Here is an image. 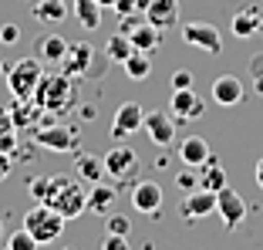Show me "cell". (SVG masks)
Returning a JSON list of instances; mask_svg holds the SVG:
<instances>
[{
	"instance_id": "1",
	"label": "cell",
	"mask_w": 263,
	"mask_h": 250,
	"mask_svg": "<svg viewBox=\"0 0 263 250\" xmlns=\"http://www.w3.org/2000/svg\"><path fill=\"white\" fill-rule=\"evenodd\" d=\"M44 206L58 210L64 220H74L88 210V189L71 176H51L44 193Z\"/></svg>"
},
{
	"instance_id": "2",
	"label": "cell",
	"mask_w": 263,
	"mask_h": 250,
	"mask_svg": "<svg viewBox=\"0 0 263 250\" xmlns=\"http://www.w3.org/2000/svg\"><path fill=\"white\" fill-rule=\"evenodd\" d=\"M37 109L51 112V115H61V112H68L71 105H74V85H71L68 75H47L37 81V88H34V98H31Z\"/></svg>"
},
{
	"instance_id": "3",
	"label": "cell",
	"mask_w": 263,
	"mask_h": 250,
	"mask_svg": "<svg viewBox=\"0 0 263 250\" xmlns=\"http://www.w3.org/2000/svg\"><path fill=\"white\" fill-rule=\"evenodd\" d=\"M64 223H68V220H64L58 210L44 206V203H37L34 210L24 213V230H27V234H31L34 240H37V247H47V243L61 240Z\"/></svg>"
},
{
	"instance_id": "4",
	"label": "cell",
	"mask_w": 263,
	"mask_h": 250,
	"mask_svg": "<svg viewBox=\"0 0 263 250\" xmlns=\"http://www.w3.org/2000/svg\"><path fill=\"white\" fill-rule=\"evenodd\" d=\"M41 78H44L41 58H21L17 64L7 68V88L14 92V98H21V102H31L34 98V88H37Z\"/></svg>"
},
{
	"instance_id": "5",
	"label": "cell",
	"mask_w": 263,
	"mask_h": 250,
	"mask_svg": "<svg viewBox=\"0 0 263 250\" xmlns=\"http://www.w3.org/2000/svg\"><path fill=\"white\" fill-rule=\"evenodd\" d=\"M101 163H105V172H108L115 183H128V180H135V172H139V156H135V149L122 146V142H118L115 149H108V152L101 156Z\"/></svg>"
},
{
	"instance_id": "6",
	"label": "cell",
	"mask_w": 263,
	"mask_h": 250,
	"mask_svg": "<svg viewBox=\"0 0 263 250\" xmlns=\"http://www.w3.org/2000/svg\"><path fill=\"white\" fill-rule=\"evenodd\" d=\"M182 41L193 44V47H202L206 55H219V51H223V38H219V31L213 27V24H206V21L182 24Z\"/></svg>"
},
{
	"instance_id": "7",
	"label": "cell",
	"mask_w": 263,
	"mask_h": 250,
	"mask_svg": "<svg viewBox=\"0 0 263 250\" xmlns=\"http://www.w3.org/2000/svg\"><path fill=\"white\" fill-rule=\"evenodd\" d=\"M142 122H145V112H142L139 102H122L115 112V118H111V139L122 142L128 139V135L142 132Z\"/></svg>"
},
{
	"instance_id": "8",
	"label": "cell",
	"mask_w": 263,
	"mask_h": 250,
	"mask_svg": "<svg viewBox=\"0 0 263 250\" xmlns=\"http://www.w3.org/2000/svg\"><path fill=\"white\" fill-rule=\"evenodd\" d=\"M34 142L51 149V152H71V149H78V132L68 129V125H37Z\"/></svg>"
},
{
	"instance_id": "9",
	"label": "cell",
	"mask_w": 263,
	"mask_h": 250,
	"mask_svg": "<svg viewBox=\"0 0 263 250\" xmlns=\"http://www.w3.org/2000/svg\"><path fill=\"white\" fill-rule=\"evenodd\" d=\"M216 213H219V220H223L226 230H236L243 220H247V203H243V196L233 186H223L216 193Z\"/></svg>"
},
{
	"instance_id": "10",
	"label": "cell",
	"mask_w": 263,
	"mask_h": 250,
	"mask_svg": "<svg viewBox=\"0 0 263 250\" xmlns=\"http://www.w3.org/2000/svg\"><path fill=\"white\" fill-rule=\"evenodd\" d=\"M142 129H148V139L155 146H172L176 142V118H172V112H148Z\"/></svg>"
},
{
	"instance_id": "11",
	"label": "cell",
	"mask_w": 263,
	"mask_h": 250,
	"mask_svg": "<svg viewBox=\"0 0 263 250\" xmlns=\"http://www.w3.org/2000/svg\"><path fill=\"white\" fill-rule=\"evenodd\" d=\"M169 105H172V118H176V122H193V118H199L202 109H206L202 98L193 92V88H179V92H172Z\"/></svg>"
},
{
	"instance_id": "12",
	"label": "cell",
	"mask_w": 263,
	"mask_h": 250,
	"mask_svg": "<svg viewBox=\"0 0 263 250\" xmlns=\"http://www.w3.org/2000/svg\"><path fill=\"white\" fill-rule=\"evenodd\" d=\"M209 213H216V193H209L202 186L189 189L186 200H182V217L186 220H206Z\"/></svg>"
},
{
	"instance_id": "13",
	"label": "cell",
	"mask_w": 263,
	"mask_h": 250,
	"mask_svg": "<svg viewBox=\"0 0 263 250\" xmlns=\"http://www.w3.org/2000/svg\"><path fill=\"white\" fill-rule=\"evenodd\" d=\"M132 206L139 213H159V206H162V186L152 180H139L132 186Z\"/></svg>"
},
{
	"instance_id": "14",
	"label": "cell",
	"mask_w": 263,
	"mask_h": 250,
	"mask_svg": "<svg viewBox=\"0 0 263 250\" xmlns=\"http://www.w3.org/2000/svg\"><path fill=\"white\" fill-rule=\"evenodd\" d=\"M209 95H213V102H216V105L233 109V105L243 102V85H240V78H233V75H219V78H213Z\"/></svg>"
},
{
	"instance_id": "15",
	"label": "cell",
	"mask_w": 263,
	"mask_h": 250,
	"mask_svg": "<svg viewBox=\"0 0 263 250\" xmlns=\"http://www.w3.org/2000/svg\"><path fill=\"white\" fill-rule=\"evenodd\" d=\"M145 21L155 24L159 31H169L179 21V0H148L145 4Z\"/></svg>"
},
{
	"instance_id": "16",
	"label": "cell",
	"mask_w": 263,
	"mask_h": 250,
	"mask_svg": "<svg viewBox=\"0 0 263 250\" xmlns=\"http://www.w3.org/2000/svg\"><path fill=\"white\" fill-rule=\"evenodd\" d=\"M91 58H95V47L91 44H68V55H64L61 61V71L68 75V78H78V75H85L88 68H91Z\"/></svg>"
},
{
	"instance_id": "17",
	"label": "cell",
	"mask_w": 263,
	"mask_h": 250,
	"mask_svg": "<svg viewBox=\"0 0 263 250\" xmlns=\"http://www.w3.org/2000/svg\"><path fill=\"white\" fill-rule=\"evenodd\" d=\"M209 156H213V152H209V142L199 139V135H186V139L179 142V159H182V166H189V169H199Z\"/></svg>"
},
{
	"instance_id": "18",
	"label": "cell",
	"mask_w": 263,
	"mask_h": 250,
	"mask_svg": "<svg viewBox=\"0 0 263 250\" xmlns=\"http://www.w3.org/2000/svg\"><path fill=\"white\" fill-rule=\"evenodd\" d=\"M34 51H37L34 58H41V64H61L64 55H68V41H64L61 34H44V38L34 44Z\"/></svg>"
},
{
	"instance_id": "19",
	"label": "cell",
	"mask_w": 263,
	"mask_h": 250,
	"mask_svg": "<svg viewBox=\"0 0 263 250\" xmlns=\"http://www.w3.org/2000/svg\"><path fill=\"white\" fill-rule=\"evenodd\" d=\"M128 41H132V47H135V51H145V55H152L155 47L162 44V31H159L155 24L142 21V24H135V27L128 31Z\"/></svg>"
},
{
	"instance_id": "20",
	"label": "cell",
	"mask_w": 263,
	"mask_h": 250,
	"mask_svg": "<svg viewBox=\"0 0 263 250\" xmlns=\"http://www.w3.org/2000/svg\"><path fill=\"white\" fill-rule=\"evenodd\" d=\"M118 200V189L115 186H105V183H91V189H88V213H111V206H115Z\"/></svg>"
},
{
	"instance_id": "21",
	"label": "cell",
	"mask_w": 263,
	"mask_h": 250,
	"mask_svg": "<svg viewBox=\"0 0 263 250\" xmlns=\"http://www.w3.org/2000/svg\"><path fill=\"white\" fill-rule=\"evenodd\" d=\"M199 169H202V172H199V186H202V189H209V193H219L223 186H230V180H226V169L216 163V156H209L206 163L199 166Z\"/></svg>"
},
{
	"instance_id": "22",
	"label": "cell",
	"mask_w": 263,
	"mask_h": 250,
	"mask_svg": "<svg viewBox=\"0 0 263 250\" xmlns=\"http://www.w3.org/2000/svg\"><path fill=\"white\" fill-rule=\"evenodd\" d=\"M74 17L85 31H98L101 27V4L98 0H74Z\"/></svg>"
},
{
	"instance_id": "23",
	"label": "cell",
	"mask_w": 263,
	"mask_h": 250,
	"mask_svg": "<svg viewBox=\"0 0 263 250\" xmlns=\"http://www.w3.org/2000/svg\"><path fill=\"white\" fill-rule=\"evenodd\" d=\"M74 169H78V176L91 186V183H101V176H105V163H101V156H78L74 159Z\"/></svg>"
},
{
	"instance_id": "24",
	"label": "cell",
	"mask_w": 263,
	"mask_h": 250,
	"mask_svg": "<svg viewBox=\"0 0 263 250\" xmlns=\"http://www.w3.org/2000/svg\"><path fill=\"white\" fill-rule=\"evenodd\" d=\"M125 75H128L132 81H145L148 75H152V58L145 55V51H132L128 58H125Z\"/></svg>"
},
{
	"instance_id": "25",
	"label": "cell",
	"mask_w": 263,
	"mask_h": 250,
	"mask_svg": "<svg viewBox=\"0 0 263 250\" xmlns=\"http://www.w3.org/2000/svg\"><path fill=\"white\" fill-rule=\"evenodd\" d=\"M260 17L263 14H256V10H240V14H233L230 31L236 34V38H253V34L260 31Z\"/></svg>"
},
{
	"instance_id": "26",
	"label": "cell",
	"mask_w": 263,
	"mask_h": 250,
	"mask_svg": "<svg viewBox=\"0 0 263 250\" xmlns=\"http://www.w3.org/2000/svg\"><path fill=\"white\" fill-rule=\"evenodd\" d=\"M105 51H108V58H111V61L125 64V58H128L132 51H135V47H132L128 34H111V38H108V44H105Z\"/></svg>"
},
{
	"instance_id": "27",
	"label": "cell",
	"mask_w": 263,
	"mask_h": 250,
	"mask_svg": "<svg viewBox=\"0 0 263 250\" xmlns=\"http://www.w3.org/2000/svg\"><path fill=\"white\" fill-rule=\"evenodd\" d=\"M34 14H37L41 21H47V24H58L64 14H68V7H64V0H41L37 7H34Z\"/></svg>"
},
{
	"instance_id": "28",
	"label": "cell",
	"mask_w": 263,
	"mask_h": 250,
	"mask_svg": "<svg viewBox=\"0 0 263 250\" xmlns=\"http://www.w3.org/2000/svg\"><path fill=\"white\" fill-rule=\"evenodd\" d=\"M105 230H108V234H118V237H128L132 220L122 217V213H105Z\"/></svg>"
},
{
	"instance_id": "29",
	"label": "cell",
	"mask_w": 263,
	"mask_h": 250,
	"mask_svg": "<svg viewBox=\"0 0 263 250\" xmlns=\"http://www.w3.org/2000/svg\"><path fill=\"white\" fill-rule=\"evenodd\" d=\"M7 247H10V250H37V240H34V237L21 227L17 234H10V237H7Z\"/></svg>"
},
{
	"instance_id": "30",
	"label": "cell",
	"mask_w": 263,
	"mask_h": 250,
	"mask_svg": "<svg viewBox=\"0 0 263 250\" xmlns=\"http://www.w3.org/2000/svg\"><path fill=\"white\" fill-rule=\"evenodd\" d=\"M0 152H7V156L17 152V129L14 125L10 129H0Z\"/></svg>"
},
{
	"instance_id": "31",
	"label": "cell",
	"mask_w": 263,
	"mask_h": 250,
	"mask_svg": "<svg viewBox=\"0 0 263 250\" xmlns=\"http://www.w3.org/2000/svg\"><path fill=\"white\" fill-rule=\"evenodd\" d=\"M47 180L51 176H37V180H31L27 183V189H31V196L37 200V203H44V193H47Z\"/></svg>"
},
{
	"instance_id": "32",
	"label": "cell",
	"mask_w": 263,
	"mask_h": 250,
	"mask_svg": "<svg viewBox=\"0 0 263 250\" xmlns=\"http://www.w3.org/2000/svg\"><path fill=\"white\" fill-rule=\"evenodd\" d=\"M101 250H132V247H128V240H125V237L105 234V240H101Z\"/></svg>"
},
{
	"instance_id": "33",
	"label": "cell",
	"mask_w": 263,
	"mask_h": 250,
	"mask_svg": "<svg viewBox=\"0 0 263 250\" xmlns=\"http://www.w3.org/2000/svg\"><path fill=\"white\" fill-rule=\"evenodd\" d=\"M179 88H193V71L179 68L176 75H172V92H179Z\"/></svg>"
},
{
	"instance_id": "34",
	"label": "cell",
	"mask_w": 263,
	"mask_h": 250,
	"mask_svg": "<svg viewBox=\"0 0 263 250\" xmlns=\"http://www.w3.org/2000/svg\"><path fill=\"white\" fill-rule=\"evenodd\" d=\"M176 183H179V189H186V193H189V189H196V186H199V180H196L193 172H189V166H186V169H182V172L176 176Z\"/></svg>"
},
{
	"instance_id": "35",
	"label": "cell",
	"mask_w": 263,
	"mask_h": 250,
	"mask_svg": "<svg viewBox=\"0 0 263 250\" xmlns=\"http://www.w3.org/2000/svg\"><path fill=\"white\" fill-rule=\"evenodd\" d=\"M21 38V27L17 24H7V27H0V44H14Z\"/></svg>"
},
{
	"instance_id": "36",
	"label": "cell",
	"mask_w": 263,
	"mask_h": 250,
	"mask_svg": "<svg viewBox=\"0 0 263 250\" xmlns=\"http://www.w3.org/2000/svg\"><path fill=\"white\" fill-rule=\"evenodd\" d=\"M14 125V118H10V105L0 102V129H10Z\"/></svg>"
},
{
	"instance_id": "37",
	"label": "cell",
	"mask_w": 263,
	"mask_h": 250,
	"mask_svg": "<svg viewBox=\"0 0 263 250\" xmlns=\"http://www.w3.org/2000/svg\"><path fill=\"white\" fill-rule=\"evenodd\" d=\"M250 75H253V78H260V75H263V55H256L253 61H250Z\"/></svg>"
},
{
	"instance_id": "38",
	"label": "cell",
	"mask_w": 263,
	"mask_h": 250,
	"mask_svg": "<svg viewBox=\"0 0 263 250\" xmlns=\"http://www.w3.org/2000/svg\"><path fill=\"white\" fill-rule=\"evenodd\" d=\"M7 176H10V156L0 152V180H7Z\"/></svg>"
},
{
	"instance_id": "39",
	"label": "cell",
	"mask_w": 263,
	"mask_h": 250,
	"mask_svg": "<svg viewBox=\"0 0 263 250\" xmlns=\"http://www.w3.org/2000/svg\"><path fill=\"white\" fill-rule=\"evenodd\" d=\"M256 183H260V189H263V159L256 163Z\"/></svg>"
},
{
	"instance_id": "40",
	"label": "cell",
	"mask_w": 263,
	"mask_h": 250,
	"mask_svg": "<svg viewBox=\"0 0 263 250\" xmlns=\"http://www.w3.org/2000/svg\"><path fill=\"white\" fill-rule=\"evenodd\" d=\"M253 88H256V92L263 95V75H260V78H253Z\"/></svg>"
},
{
	"instance_id": "41",
	"label": "cell",
	"mask_w": 263,
	"mask_h": 250,
	"mask_svg": "<svg viewBox=\"0 0 263 250\" xmlns=\"http://www.w3.org/2000/svg\"><path fill=\"white\" fill-rule=\"evenodd\" d=\"M98 4H101V10H105V7H115L118 0H98Z\"/></svg>"
},
{
	"instance_id": "42",
	"label": "cell",
	"mask_w": 263,
	"mask_h": 250,
	"mask_svg": "<svg viewBox=\"0 0 263 250\" xmlns=\"http://www.w3.org/2000/svg\"><path fill=\"white\" fill-rule=\"evenodd\" d=\"M0 240H4V220H0Z\"/></svg>"
},
{
	"instance_id": "43",
	"label": "cell",
	"mask_w": 263,
	"mask_h": 250,
	"mask_svg": "<svg viewBox=\"0 0 263 250\" xmlns=\"http://www.w3.org/2000/svg\"><path fill=\"white\" fill-rule=\"evenodd\" d=\"M260 34H263V17H260Z\"/></svg>"
},
{
	"instance_id": "44",
	"label": "cell",
	"mask_w": 263,
	"mask_h": 250,
	"mask_svg": "<svg viewBox=\"0 0 263 250\" xmlns=\"http://www.w3.org/2000/svg\"><path fill=\"white\" fill-rule=\"evenodd\" d=\"M0 71H4V64H0Z\"/></svg>"
},
{
	"instance_id": "45",
	"label": "cell",
	"mask_w": 263,
	"mask_h": 250,
	"mask_svg": "<svg viewBox=\"0 0 263 250\" xmlns=\"http://www.w3.org/2000/svg\"><path fill=\"white\" fill-rule=\"evenodd\" d=\"M68 250H74V247H68Z\"/></svg>"
},
{
	"instance_id": "46",
	"label": "cell",
	"mask_w": 263,
	"mask_h": 250,
	"mask_svg": "<svg viewBox=\"0 0 263 250\" xmlns=\"http://www.w3.org/2000/svg\"><path fill=\"white\" fill-rule=\"evenodd\" d=\"M7 250H10V247H7Z\"/></svg>"
}]
</instances>
